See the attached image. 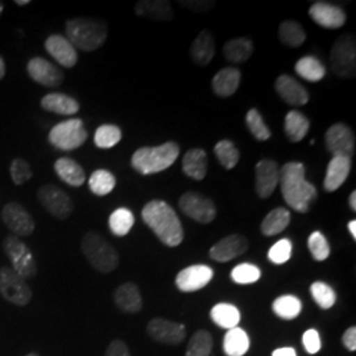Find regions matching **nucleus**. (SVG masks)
<instances>
[{
	"instance_id": "obj_1",
	"label": "nucleus",
	"mask_w": 356,
	"mask_h": 356,
	"mask_svg": "<svg viewBox=\"0 0 356 356\" xmlns=\"http://www.w3.org/2000/svg\"><path fill=\"white\" fill-rule=\"evenodd\" d=\"M305 165L300 161L286 163L280 169L279 185L281 194L291 209L297 213H307L317 200L316 186L306 181Z\"/></svg>"
},
{
	"instance_id": "obj_2",
	"label": "nucleus",
	"mask_w": 356,
	"mask_h": 356,
	"mask_svg": "<svg viewBox=\"0 0 356 356\" xmlns=\"http://www.w3.org/2000/svg\"><path fill=\"white\" fill-rule=\"evenodd\" d=\"M141 218L159 241L168 247H177L184 241V229L177 213L164 201L148 202L143 207Z\"/></svg>"
},
{
	"instance_id": "obj_3",
	"label": "nucleus",
	"mask_w": 356,
	"mask_h": 356,
	"mask_svg": "<svg viewBox=\"0 0 356 356\" xmlns=\"http://www.w3.org/2000/svg\"><path fill=\"white\" fill-rule=\"evenodd\" d=\"M66 38L76 49L94 51L99 49L108 36L107 24L91 17L70 19L65 24Z\"/></svg>"
},
{
	"instance_id": "obj_4",
	"label": "nucleus",
	"mask_w": 356,
	"mask_h": 356,
	"mask_svg": "<svg viewBox=\"0 0 356 356\" xmlns=\"http://www.w3.org/2000/svg\"><path fill=\"white\" fill-rule=\"evenodd\" d=\"M179 156L175 141H166L159 147H143L132 154L131 165L143 176L156 175L173 165Z\"/></svg>"
},
{
	"instance_id": "obj_5",
	"label": "nucleus",
	"mask_w": 356,
	"mask_h": 356,
	"mask_svg": "<svg viewBox=\"0 0 356 356\" xmlns=\"http://www.w3.org/2000/svg\"><path fill=\"white\" fill-rule=\"evenodd\" d=\"M81 250L91 267L101 273H111L119 267V254L114 245L94 231L83 235Z\"/></svg>"
},
{
	"instance_id": "obj_6",
	"label": "nucleus",
	"mask_w": 356,
	"mask_h": 356,
	"mask_svg": "<svg viewBox=\"0 0 356 356\" xmlns=\"http://www.w3.org/2000/svg\"><path fill=\"white\" fill-rule=\"evenodd\" d=\"M332 73L339 78L350 79L356 74V38L351 33H344L337 38L330 51Z\"/></svg>"
},
{
	"instance_id": "obj_7",
	"label": "nucleus",
	"mask_w": 356,
	"mask_h": 356,
	"mask_svg": "<svg viewBox=\"0 0 356 356\" xmlns=\"http://www.w3.org/2000/svg\"><path fill=\"white\" fill-rule=\"evenodd\" d=\"M3 250L11 261V268L23 279L29 280L38 275V263L26 243L15 235H8L3 241Z\"/></svg>"
},
{
	"instance_id": "obj_8",
	"label": "nucleus",
	"mask_w": 356,
	"mask_h": 356,
	"mask_svg": "<svg viewBox=\"0 0 356 356\" xmlns=\"http://www.w3.org/2000/svg\"><path fill=\"white\" fill-rule=\"evenodd\" d=\"M88 131L81 119H69L56 124L49 132V143L60 151H74L88 140Z\"/></svg>"
},
{
	"instance_id": "obj_9",
	"label": "nucleus",
	"mask_w": 356,
	"mask_h": 356,
	"mask_svg": "<svg viewBox=\"0 0 356 356\" xmlns=\"http://www.w3.org/2000/svg\"><path fill=\"white\" fill-rule=\"evenodd\" d=\"M0 294L13 305L26 306L33 297V292L20 275H17L11 267L0 268Z\"/></svg>"
},
{
	"instance_id": "obj_10",
	"label": "nucleus",
	"mask_w": 356,
	"mask_h": 356,
	"mask_svg": "<svg viewBox=\"0 0 356 356\" xmlns=\"http://www.w3.org/2000/svg\"><path fill=\"white\" fill-rule=\"evenodd\" d=\"M38 200L40 204L51 216L65 220L74 211V204L72 198L56 185H42L38 191Z\"/></svg>"
},
{
	"instance_id": "obj_11",
	"label": "nucleus",
	"mask_w": 356,
	"mask_h": 356,
	"mask_svg": "<svg viewBox=\"0 0 356 356\" xmlns=\"http://www.w3.org/2000/svg\"><path fill=\"white\" fill-rule=\"evenodd\" d=\"M178 206L185 216L198 223L207 225L216 219V204L200 193L188 191L182 194L178 201Z\"/></svg>"
},
{
	"instance_id": "obj_12",
	"label": "nucleus",
	"mask_w": 356,
	"mask_h": 356,
	"mask_svg": "<svg viewBox=\"0 0 356 356\" xmlns=\"http://www.w3.org/2000/svg\"><path fill=\"white\" fill-rule=\"evenodd\" d=\"M1 219L6 227L17 238L29 236L35 232L36 223L33 216L26 207L19 202H10L1 210Z\"/></svg>"
},
{
	"instance_id": "obj_13",
	"label": "nucleus",
	"mask_w": 356,
	"mask_h": 356,
	"mask_svg": "<svg viewBox=\"0 0 356 356\" xmlns=\"http://www.w3.org/2000/svg\"><path fill=\"white\" fill-rule=\"evenodd\" d=\"M355 135L344 123L332 124L325 135L326 149L334 156L353 159L355 154Z\"/></svg>"
},
{
	"instance_id": "obj_14",
	"label": "nucleus",
	"mask_w": 356,
	"mask_h": 356,
	"mask_svg": "<svg viewBox=\"0 0 356 356\" xmlns=\"http://www.w3.org/2000/svg\"><path fill=\"white\" fill-rule=\"evenodd\" d=\"M26 72L28 76L36 83L51 89L61 86L65 79L64 72L42 57H35L29 60L26 65Z\"/></svg>"
},
{
	"instance_id": "obj_15",
	"label": "nucleus",
	"mask_w": 356,
	"mask_h": 356,
	"mask_svg": "<svg viewBox=\"0 0 356 356\" xmlns=\"http://www.w3.org/2000/svg\"><path fill=\"white\" fill-rule=\"evenodd\" d=\"M147 332L157 343L177 346L185 339L186 327L169 319L153 318L148 322Z\"/></svg>"
},
{
	"instance_id": "obj_16",
	"label": "nucleus",
	"mask_w": 356,
	"mask_h": 356,
	"mask_svg": "<svg viewBox=\"0 0 356 356\" xmlns=\"http://www.w3.org/2000/svg\"><path fill=\"white\" fill-rule=\"evenodd\" d=\"M280 178V169L277 163L264 159L260 160L254 168V191L261 200L269 198L276 191Z\"/></svg>"
},
{
	"instance_id": "obj_17",
	"label": "nucleus",
	"mask_w": 356,
	"mask_h": 356,
	"mask_svg": "<svg viewBox=\"0 0 356 356\" xmlns=\"http://www.w3.org/2000/svg\"><path fill=\"white\" fill-rule=\"evenodd\" d=\"M214 277V270L209 266H191L179 270L176 277L178 291L184 293L197 292L204 289Z\"/></svg>"
},
{
	"instance_id": "obj_18",
	"label": "nucleus",
	"mask_w": 356,
	"mask_h": 356,
	"mask_svg": "<svg viewBox=\"0 0 356 356\" xmlns=\"http://www.w3.org/2000/svg\"><path fill=\"white\" fill-rule=\"evenodd\" d=\"M248 239L241 234H232L210 248V257L218 263H229L248 251Z\"/></svg>"
},
{
	"instance_id": "obj_19",
	"label": "nucleus",
	"mask_w": 356,
	"mask_h": 356,
	"mask_svg": "<svg viewBox=\"0 0 356 356\" xmlns=\"http://www.w3.org/2000/svg\"><path fill=\"white\" fill-rule=\"evenodd\" d=\"M309 16L325 29H339L346 23V13L327 1H316L309 8Z\"/></svg>"
},
{
	"instance_id": "obj_20",
	"label": "nucleus",
	"mask_w": 356,
	"mask_h": 356,
	"mask_svg": "<svg viewBox=\"0 0 356 356\" xmlns=\"http://www.w3.org/2000/svg\"><path fill=\"white\" fill-rule=\"evenodd\" d=\"M45 51L58 64L72 69L78 63V53L72 42L63 35H51L45 40Z\"/></svg>"
},
{
	"instance_id": "obj_21",
	"label": "nucleus",
	"mask_w": 356,
	"mask_h": 356,
	"mask_svg": "<svg viewBox=\"0 0 356 356\" xmlns=\"http://www.w3.org/2000/svg\"><path fill=\"white\" fill-rule=\"evenodd\" d=\"M275 89L280 95L281 99L286 104H291L294 107H302L309 102L307 90L297 79L288 74H282L276 79Z\"/></svg>"
},
{
	"instance_id": "obj_22",
	"label": "nucleus",
	"mask_w": 356,
	"mask_h": 356,
	"mask_svg": "<svg viewBox=\"0 0 356 356\" xmlns=\"http://www.w3.org/2000/svg\"><path fill=\"white\" fill-rule=\"evenodd\" d=\"M114 302L123 313L136 314L143 309L140 289L134 282H124L115 289Z\"/></svg>"
},
{
	"instance_id": "obj_23",
	"label": "nucleus",
	"mask_w": 356,
	"mask_h": 356,
	"mask_svg": "<svg viewBox=\"0 0 356 356\" xmlns=\"http://www.w3.org/2000/svg\"><path fill=\"white\" fill-rule=\"evenodd\" d=\"M351 172V159L342 157V156H334L326 169V176L323 181V188L326 191H338Z\"/></svg>"
},
{
	"instance_id": "obj_24",
	"label": "nucleus",
	"mask_w": 356,
	"mask_h": 356,
	"mask_svg": "<svg viewBox=\"0 0 356 356\" xmlns=\"http://www.w3.org/2000/svg\"><path fill=\"white\" fill-rule=\"evenodd\" d=\"M135 13L153 22H170L175 17L173 7L166 0H140L135 4Z\"/></svg>"
},
{
	"instance_id": "obj_25",
	"label": "nucleus",
	"mask_w": 356,
	"mask_h": 356,
	"mask_svg": "<svg viewBox=\"0 0 356 356\" xmlns=\"http://www.w3.org/2000/svg\"><path fill=\"white\" fill-rule=\"evenodd\" d=\"M241 79H242V73L239 72V69L225 67L219 70L213 78L211 81L213 91L218 97H222V98L231 97L238 91Z\"/></svg>"
},
{
	"instance_id": "obj_26",
	"label": "nucleus",
	"mask_w": 356,
	"mask_h": 356,
	"mask_svg": "<svg viewBox=\"0 0 356 356\" xmlns=\"http://www.w3.org/2000/svg\"><path fill=\"white\" fill-rule=\"evenodd\" d=\"M216 54V41L213 35L204 29L193 41L191 47V60L198 66H207Z\"/></svg>"
},
{
	"instance_id": "obj_27",
	"label": "nucleus",
	"mask_w": 356,
	"mask_h": 356,
	"mask_svg": "<svg viewBox=\"0 0 356 356\" xmlns=\"http://www.w3.org/2000/svg\"><path fill=\"white\" fill-rule=\"evenodd\" d=\"M40 106L42 110L53 113V114L74 115L79 111V103L74 98L61 94V92H51L41 98Z\"/></svg>"
},
{
	"instance_id": "obj_28",
	"label": "nucleus",
	"mask_w": 356,
	"mask_h": 356,
	"mask_svg": "<svg viewBox=\"0 0 356 356\" xmlns=\"http://www.w3.org/2000/svg\"><path fill=\"white\" fill-rule=\"evenodd\" d=\"M56 175L63 179L65 184L73 188H79L85 184L86 175L83 168L70 157H61L54 163Z\"/></svg>"
},
{
	"instance_id": "obj_29",
	"label": "nucleus",
	"mask_w": 356,
	"mask_h": 356,
	"mask_svg": "<svg viewBox=\"0 0 356 356\" xmlns=\"http://www.w3.org/2000/svg\"><path fill=\"white\" fill-rule=\"evenodd\" d=\"M207 166H209V160H207V153L204 149L200 148H193L185 153L182 159V170L188 177L202 181L206 175H207Z\"/></svg>"
},
{
	"instance_id": "obj_30",
	"label": "nucleus",
	"mask_w": 356,
	"mask_h": 356,
	"mask_svg": "<svg viewBox=\"0 0 356 356\" xmlns=\"http://www.w3.org/2000/svg\"><path fill=\"white\" fill-rule=\"evenodd\" d=\"M254 53V42L248 38H232L223 47V56L231 64H244Z\"/></svg>"
},
{
	"instance_id": "obj_31",
	"label": "nucleus",
	"mask_w": 356,
	"mask_h": 356,
	"mask_svg": "<svg viewBox=\"0 0 356 356\" xmlns=\"http://www.w3.org/2000/svg\"><path fill=\"white\" fill-rule=\"evenodd\" d=\"M310 128V122L305 115L300 111H289L285 116L284 131L285 135L292 143H300L305 139Z\"/></svg>"
},
{
	"instance_id": "obj_32",
	"label": "nucleus",
	"mask_w": 356,
	"mask_h": 356,
	"mask_svg": "<svg viewBox=\"0 0 356 356\" xmlns=\"http://www.w3.org/2000/svg\"><path fill=\"white\" fill-rule=\"evenodd\" d=\"M291 223V211L285 207L273 209L261 222L260 229L266 236L279 235Z\"/></svg>"
},
{
	"instance_id": "obj_33",
	"label": "nucleus",
	"mask_w": 356,
	"mask_h": 356,
	"mask_svg": "<svg viewBox=\"0 0 356 356\" xmlns=\"http://www.w3.org/2000/svg\"><path fill=\"white\" fill-rule=\"evenodd\" d=\"M210 317L216 326L226 330H231L234 327H238L241 322V312L235 305L220 302L211 309Z\"/></svg>"
},
{
	"instance_id": "obj_34",
	"label": "nucleus",
	"mask_w": 356,
	"mask_h": 356,
	"mask_svg": "<svg viewBox=\"0 0 356 356\" xmlns=\"http://www.w3.org/2000/svg\"><path fill=\"white\" fill-rule=\"evenodd\" d=\"M250 350V338L241 327L227 331L223 338V351L227 356L245 355Z\"/></svg>"
},
{
	"instance_id": "obj_35",
	"label": "nucleus",
	"mask_w": 356,
	"mask_h": 356,
	"mask_svg": "<svg viewBox=\"0 0 356 356\" xmlns=\"http://www.w3.org/2000/svg\"><path fill=\"white\" fill-rule=\"evenodd\" d=\"M294 70L298 76L309 82H319L326 76L325 65L313 56H305V57L300 58L296 63Z\"/></svg>"
},
{
	"instance_id": "obj_36",
	"label": "nucleus",
	"mask_w": 356,
	"mask_h": 356,
	"mask_svg": "<svg viewBox=\"0 0 356 356\" xmlns=\"http://www.w3.org/2000/svg\"><path fill=\"white\" fill-rule=\"evenodd\" d=\"M272 309L277 317L291 321V319L297 318L300 316L302 305H301V301L296 296L285 294V296L277 297L273 301Z\"/></svg>"
},
{
	"instance_id": "obj_37",
	"label": "nucleus",
	"mask_w": 356,
	"mask_h": 356,
	"mask_svg": "<svg viewBox=\"0 0 356 356\" xmlns=\"http://www.w3.org/2000/svg\"><path fill=\"white\" fill-rule=\"evenodd\" d=\"M279 38L284 45L289 48H298L305 42L306 33L300 23L294 20H286L280 24Z\"/></svg>"
},
{
	"instance_id": "obj_38",
	"label": "nucleus",
	"mask_w": 356,
	"mask_h": 356,
	"mask_svg": "<svg viewBox=\"0 0 356 356\" xmlns=\"http://www.w3.org/2000/svg\"><path fill=\"white\" fill-rule=\"evenodd\" d=\"M135 225V216L126 207H119L108 218V227L116 236H126Z\"/></svg>"
},
{
	"instance_id": "obj_39",
	"label": "nucleus",
	"mask_w": 356,
	"mask_h": 356,
	"mask_svg": "<svg viewBox=\"0 0 356 356\" xmlns=\"http://www.w3.org/2000/svg\"><path fill=\"white\" fill-rule=\"evenodd\" d=\"M116 185V178L108 170L98 169L95 170L89 179V188L91 193L98 197H104L114 191Z\"/></svg>"
},
{
	"instance_id": "obj_40",
	"label": "nucleus",
	"mask_w": 356,
	"mask_h": 356,
	"mask_svg": "<svg viewBox=\"0 0 356 356\" xmlns=\"http://www.w3.org/2000/svg\"><path fill=\"white\" fill-rule=\"evenodd\" d=\"M213 344V337L209 331H195L186 347V356H210Z\"/></svg>"
},
{
	"instance_id": "obj_41",
	"label": "nucleus",
	"mask_w": 356,
	"mask_h": 356,
	"mask_svg": "<svg viewBox=\"0 0 356 356\" xmlns=\"http://www.w3.org/2000/svg\"><path fill=\"white\" fill-rule=\"evenodd\" d=\"M214 153L219 164L225 169H232L241 160V152L231 140H220L214 147Z\"/></svg>"
},
{
	"instance_id": "obj_42",
	"label": "nucleus",
	"mask_w": 356,
	"mask_h": 356,
	"mask_svg": "<svg viewBox=\"0 0 356 356\" xmlns=\"http://www.w3.org/2000/svg\"><path fill=\"white\" fill-rule=\"evenodd\" d=\"M310 293L316 304L323 310H329L337 302V293L323 281L313 282L310 286Z\"/></svg>"
},
{
	"instance_id": "obj_43",
	"label": "nucleus",
	"mask_w": 356,
	"mask_h": 356,
	"mask_svg": "<svg viewBox=\"0 0 356 356\" xmlns=\"http://www.w3.org/2000/svg\"><path fill=\"white\" fill-rule=\"evenodd\" d=\"M122 140V129L114 124H103L97 128L94 143L101 149H108Z\"/></svg>"
},
{
	"instance_id": "obj_44",
	"label": "nucleus",
	"mask_w": 356,
	"mask_h": 356,
	"mask_svg": "<svg viewBox=\"0 0 356 356\" xmlns=\"http://www.w3.org/2000/svg\"><path fill=\"white\" fill-rule=\"evenodd\" d=\"M245 124H247L251 135L254 136L256 140H268L272 135L270 129L268 128L264 119H263V116L256 108H251L245 115Z\"/></svg>"
},
{
	"instance_id": "obj_45",
	"label": "nucleus",
	"mask_w": 356,
	"mask_h": 356,
	"mask_svg": "<svg viewBox=\"0 0 356 356\" xmlns=\"http://www.w3.org/2000/svg\"><path fill=\"white\" fill-rule=\"evenodd\" d=\"M307 247L316 261H325L330 256V244L321 231H314L309 236Z\"/></svg>"
},
{
	"instance_id": "obj_46",
	"label": "nucleus",
	"mask_w": 356,
	"mask_h": 356,
	"mask_svg": "<svg viewBox=\"0 0 356 356\" xmlns=\"http://www.w3.org/2000/svg\"><path fill=\"white\" fill-rule=\"evenodd\" d=\"M261 277L260 269L248 263H243L232 269L231 272V279L236 284L241 285H248V284H254L256 281Z\"/></svg>"
},
{
	"instance_id": "obj_47",
	"label": "nucleus",
	"mask_w": 356,
	"mask_h": 356,
	"mask_svg": "<svg viewBox=\"0 0 356 356\" xmlns=\"http://www.w3.org/2000/svg\"><path fill=\"white\" fill-rule=\"evenodd\" d=\"M10 175L13 184L20 186L33 177V170L24 159H15L10 165Z\"/></svg>"
},
{
	"instance_id": "obj_48",
	"label": "nucleus",
	"mask_w": 356,
	"mask_h": 356,
	"mask_svg": "<svg viewBox=\"0 0 356 356\" xmlns=\"http://www.w3.org/2000/svg\"><path fill=\"white\" fill-rule=\"evenodd\" d=\"M292 256V242L289 239H281L277 243H275L269 251H268V259L273 264H285Z\"/></svg>"
},
{
	"instance_id": "obj_49",
	"label": "nucleus",
	"mask_w": 356,
	"mask_h": 356,
	"mask_svg": "<svg viewBox=\"0 0 356 356\" xmlns=\"http://www.w3.org/2000/svg\"><path fill=\"white\" fill-rule=\"evenodd\" d=\"M302 343H304V348L307 354H310V355L318 354L322 348V342H321L318 331L316 329L306 330L302 337Z\"/></svg>"
},
{
	"instance_id": "obj_50",
	"label": "nucleus",
	"mask_w": 356,
	"mask_h": 356,
	"mask_svg": "<svg viewBox=\"0 0 356 356\" xmlns=\"http://www.w3.org/2000/svg\"><path fill=\"white\" fill-rule=\"evenodd\" d=\"M178 4L195 13H207L216 7V1L213 0H179Z\"/></svg>"
},
{
	"instance_id": "obj_51",
	"label": "nucleus",
	"mask_w": 356,
	"mask_h": 356,
	"mask_svg": "<svg viewBox=\"0 0 356 356\" xmlns=\"http://www.w3.org/2000/svg\"><path fill=\"white\" fill-rule=\"evenodd\" d=\"M104 356H131L127 344L120 339H115L108 344Z\"/></svg>"
},
{
	"instance_id": "obj_52",
	"label": "nucleus",
	"mask_w": 356,
	"mask_h": 356,
	"mask_svg": "<svg viewBox=\"0 0 356 356\" xmlns=\"http://www.w3.org/2000/svg\"><path fill=\"white\" fill-rule=\"evenodd\" d=\"M342 342H343L344 347L354 353L356 351V327L351 326L347 330L344 331L343 337H342Z\"/></svg>"
},
{
	"instance_id": "obj_53",
	"label": "nucleus",
	"mask_w": 356,
	"mask_h": 356,
	"mask_svg": "<svg viewBox=\"0 0 356 356\" xmlns=\"http://www.w3.org/2000/svg\"><path fill=\"white\" fill-rule=\"evenodd\" d=\"M272 356H297V353L293 347H281L272 353Z\"/></svg>"
},
{
	"instance_id": "obj_54",
	"label": "nucleus",
	"mask_w": 356,
	"mask_h": 356,
	"mask_svg": "<svg viewBox=\"0 0 356 356\" xmlns=\"http://www.w3.org/2000/svg\"><path fill=\"white\" fill-rule=\"evenodd\" d=\"M348 204H350V209L355 213L356 211V191H354L350 194V198H348Z\"/></svg>"
},
{
	"instance_id": "obj_55",
	"label": "nucleus",
	"mask_w": 356,
	"mask_h": 356,
	"mask_svg": "<svg viewBox=\"0 0 356 356\" xmlns=\"http://www.w3.org/2000/svg\"><path fill=\"white\" fill-rule=\"evenodd\" d=\"M348 232L351 234V236L354 238V241H356V220H351V222H348Z\"/></svg>"
},
{
	"instance_id": "obj_56",
	"label": "nucleus",
	"mask_w": 356,
	"mask_h": 356,
	"mask_svg": "<svg viewBox=\"0 0 356 356\" xmlns=\"http://www.w3.org/2000/svg\"><path fill=\"white\" fill-rule=\"evenodd\" d=\"M6 76V63L3 60V57L0 56V81Z\"/></svg>"
},
{
	"instance_id": "obj_57",
	"label": "nucleus",
	"mask_w": 356,
	"mask_h": 356,
	"mask_svg": "<svg viewBox=\"0 0 356 356\" xmlns=\"http://www.w3.org/2000/svg\"><path fill=\"white\" fill-rule=\"evenodd\" d=\"M15 4L19 7H24V6L31 4V0H15Z\"/></svg>"
},
{
	"instance_id": "obj_58",
	"label": "nucleus",
	"mask_w": 356,
	"mask_h": 356,
	"mask_svg": "<svg viewBox=\"0 0 356 356\" xmlns=\"http://www.w3.org/2000/svg\"><path fill=\"white\" fill-rule=\"evenodd\" d=\"M3 11H4V3H3V1H0V16H1Z\"/></svg>"
},
{
	"instance_id": "obj_59",
	"label": "nucleus",
	"mask_w": 356,
	"mask_h": 356,
	"mask_svg": "<svg viewBox=\"0 0 356 356\" xmlns=\"http://www.w3.org/2000/svg\"><path fill=\"white\" fill-rule=\"evenodd\" d=\"M26 356H40L38 353H29V354H26Z\"/></svg>"
}]
</instances>
